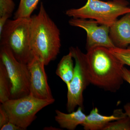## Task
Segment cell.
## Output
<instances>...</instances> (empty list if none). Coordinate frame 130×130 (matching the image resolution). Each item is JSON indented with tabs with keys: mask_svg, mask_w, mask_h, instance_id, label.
I'll use <instances>...</instances> for the list:
<instances>
[{
	"mask_svg": "<svg viewBox=\"0 0 130 130\" xmlns=\"http://www.w3.org/2000/svg\"><path fill=\"white\" fill-rule=\"evenodd\" d=\"M9 17V16L7 15L0 17V33L2 32L3 28Z\"/></svg>",
	"mask_w": 130,
	"mask_h": 130,
	"instance_id": "21",
	"label": "cell"
},
{
	"mask_svg": "<svg viewBox=\"0 0 130 130\" xmlns=\"http://www.w3.org/2000/svg\"><path fill=\"white\" fill-rule=\"evenodd\" d=\"M61 129H60L59 128H55V127H53L51 126L49 127H46L44 128L43 130H61Z\"/></svg>",
	"mask_w": 130,
	"mask_h": 130,
	"instance_id": "24",
	"label": "cell"
},
{
	"mask_svg": "<svg viewBox=\"0 0 130 130\" xmlns=\"http://www.w3.org/2000/svg\"><path fill=\"white\" fill-rule=\"evenodd\" d=\"M11 87L6 69L0 60V102L1 104L11 99Z\"/></svg>",
	"mask_w": 130,
	"mask_h": 130,
	"instance_id": "14",
	"label": "cell"
},
{
	"mask_svg": "<svg viewBox=\"0 0 130 130\" xmlns=\"http://www.w3.org/2000/svg\"><path fill=\"white\" fill-rule=\"evenodd\" d=\"M31 18L8 19L0 33L1 46L7 47L18 60L26 64L35 56L30 46Z\"/></svg>",
	"mask_w": 130,
	"mask_h": 130,
	"instance_id": "3",
	"label": "cell"
},
{
	"mask_svg": "<svg viewBox=\"0 0 130 130\" xmlns=\"http://www.w3.org/2000/svg\"><path fill=\"white\" fill-rule=\"evenodd\" d=\"M70 51L75 64L73 77L67 86V109L68 113L74 111L77 107H83V92L90 84L85 68L84 53L78 47H71Z\"/></svg>",
	"mask_w": 130,
	"mask_h": 130,
	"instance_id": "7",
	"label": "cell"
},
{
	"mask_svg": "<svg viewBox=\"0 0 130 130\" xmlns=\"http://www.w3.org/2000/svg\"><path fill=\"white\" fill-rule=\"evenodd\" d=\"M87 51L84 61L90 84L106 91H118L124 81L125 65L105 47H96Z\"/></svg>",
	"mask_w": 130,
	"mask_h": 130,
	"instance_id": "1",
	"label": "cell"
},
{
	"mask_svg": "<svg viewBox=\"0 0 130 130\" xmlns=\"http://www.w3.org/2000/svg\"><path fill=\"white\" fill-rule=\"evenodd\" d=\"M70 25L82 28L86 31L87 51L96 47L108 48L115 47L109 36L110 27L100 25L94 20L72 18L69 21Z\"/></svg>",
	"mask_w": 130,
	"mask_h": 130,
	"instance_id": "8",
	"label": "cell"
},
{
	"mask_svg": "<svg viewBox=\"0 0 130 130\" xmlns=\"http://www.w3.org/2000/svg\"><path fill=\"white\" fill-rule=\"evenodd\" d=\"M55 101L54 99H38L29 94L17 99H10L1 105L8 115L9 122L26 130L36 118L38 112Z\"/></svg>",
	"mask_w": 130,
	"mask_h": 130,
	"instance_id": "5",
	"label": "cell"
},
{
	"mask_svg": "<svg viewBox=\"0 0 130 130\" xmlns=\"http://www.w3.org/2000/svg\"><path fill=\"white\" fill-rule=\"evenodd\" d=\"M9 122V118L7 113L3 108L2 105L0 106V128Z\"/></svg>",
	"mask_w": 130,
	"mask_h": 130,
	"instance_id": "19",
	"label": "cell"
},
{
	"mask_svg": "<svg viewBox=\"0 0 130 130\" xmlns=\"http://www.w3.org/2000/svg\"><path fill=\"white\" fill-rule=\"evenodd\" d=\"M72 54L69 53L62 57L58 63L56 74L65 83L67 86L71 81L74 75V66Z\"/></svg>",
	"mask_w": 130,
	"mask_h": 130,
	"instance_id": "13",
	"label": "cell"
},
{
	"mask_svg": "<svg viewBox=\"0 0 130 130\" xmlns=\"http://www.w3.org/2000/svg\"><path fill=\"white\" fill-rule=\"evenodd\" d=\"M128 3L124 0H87L84 6L66 11V14L74 18L91 19L100 25L110 27L121 15L130 13Z\"/></svg>",
	"mask_w": 130,
	"mask_h": 130,
	"instance_id": "4",
	"label": "cell"
},
{
	"mask_svg": "<svg viewBox=\"0 0 130 130\" xmlns=\"http://www.w3.org/2000/svg\"><path fill=\"white\" fill-rule=\"evenodd\" d=\"M123 76L124 81L128 82L130 85V70L124 67L123 69Z\"/></svg>",
	"mask_w": 130,
	"mask_h": 130,
	"instance_id": "22",
	"label": "cell"
},
{
	"mask_svg": "<svg viewBox=\"0 0 130 130\" xmlns=\"http://www.w3.org/2000/svg\"><path fill=\"white\" fill-rule=\"evenodd\" d=\"M109 49L112 53L118 58L124 64L130 66V46L125 48L115 47Z\"/></svg>",
	"mask_w": 130,
	"mask_h": 130,
	"instance_id": "17",
	"label": "cell"
},
{
	"mask_svg": "<svg viewBox=\"0 0 130 130\" xmlns=\"http://www.w3.org/2000/svg\"><path fill=\"white\" fill-rule=\"evenodd\" d=\"M126 116L122 109H118L110 116H104L99 113L97 108H94L89 115L86 116L84 123L82 125L85 130H103L108 123L124 118Z\"/></svg>",
	"mask_w": 130,
	"mask_h": 130,
	"instance_id": "11",
	"label": "cell"
},
{
	"mask_svg": "<svg viewBox=\"0 0 130 130\" xmlns=\"http://www.w3.org/2000/svg\"><path fill=\"white\" fill-rule=\"evenodd\" d=\"M1 130H24L15 124L9 122L0 128Z\"/></svg>",
	"mask_w": 130,
	"mask_h": 130,
	"instance_id": "20",
	"label": "cell"
},
{
	"mask_svg": "<svg viewBox=\"0 0 130 130\" xmlns=\"http://www.w3.org/2000/svg\"><path fill=\"white\" fill-rule=\"evenodd\" d=\"M124 108L125 111V112L130 120V103H128L126 104L124 106Z\"/></svg>",
	"mask_w": 130,
	"mask_h": 130,
	"instance_id": "23",
	"label": "cell"
},
{
	"mask_svg": "<svg viewBox=\"0 0 130 130\" xmlns=\"http://www.w3.org/2000/svg\"><path fill=\"white\" fill-rule=\"evenodd\" d=\"M15 4L12 0H0V17H10L14 10Z\"/></svg>",
	"mask_w": 130,
	"mask_h": 130,
	"instance_id": "18",
	"label": "cell"
},
{
	"mask_svg": "<svg viewBox=\"0 0 130 130\" xmlns=\"http://www.w3.org/2000/svg\"><path fill=\"white\" fill-rule=\"evenodd\" d=\"M83 110V107L79 106L76 111L67 113L56 109L55 121L62 129L75 130L78 126L82 125L85 121L86 115Z\"/></svg>",
	"mask_w": 130,
	"mask_h": 130,
	"instance_id": "12",
	"label": "cell"
},
{
	"mask_svg": "<svg viewBox=\"0 0 130 130\" xmlns=\"http://www.w3.org/2000/svg\"><path fill=\"white\" fill-rule=\"evenodd\" d=\"M0 60L5 65L11 83L10 99L29 94L30 73L27 64L19 61L8 48L1 45Z\"/></svg>",
	"mask_w": 130,
	"mask_h": 130,
	"instance_id": "6",
	"label": "cell"
},
{
	"mask_svg": "<svg viewBox=\"0 0 130 130\" xmlns=\"http://www.w3.org/2000/svg\"><path fill=\"white\" fill-rule=\"evenodd\" d=\"M27 65L30 73V94L42 100L54 99L48 83L43 61L35 55Z\"/></svg>",
	"mask_w": 130,
	"mask_h": 130,
	"instance_id": "9",
	"label": "cell"
},
{
	"mask_svg": "<svg viewBox=\"0 0 130 130\" xmlns=\"http://www.w3.org/2000/svg\"><path fill=\"white\" fill-rule=\"evenodd\" d=\"M30 43L34 55L43 61L45 66L54 60L60 53V31L42 3L38 14L31 18Z\"/></svg>",
	"mask_w": 130,
	"mask_h": 130,
	"instance_id": "2",
	"label": "cell"
},
{
	"mask_svg": "<svg viewBox=\"0 0 130 130\" xmlns=\"http://www.w3.org/2000/svg\"><path fill=\"white\" fill-rule=\"evenodd\" d=\"M40 0H20L14 19L30 18L31 14L37 7Z\"/></svg>",
	"mask_w": 130,
	"mask_h": 130,
	"instance_id": "15",
	"label": "cell"
},
{
	"mask_svg": "<svg viewBox=\"0 0 130 130\" xmlns=\"http://www.w3.org/2000/svg\"><path fill=\"white\" fill-rule=\"evenodd\" d=\"M102 130H130V120L125 117L108 123Z\"/></svg>",
	"mask_w": 130,
	"mask_h": 130,
	"instance_id": "16",
	"label": "cell"
},
{
	"mask_svg": "<svg viewBox=\"0 0 130 130\" xmlns=\"http://www.w3.org/2000/svg\"><path fill=\"white\" fill-rule=\"evenodd\" d=\"M109 36L116 47L125 48L130 45V13L110 26Z\"/></svg>",
	"mask_w": 130,
	"mask_h": 130,
	"instance_id": "10",
	"label": "cell"
}]
</instances>
